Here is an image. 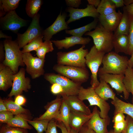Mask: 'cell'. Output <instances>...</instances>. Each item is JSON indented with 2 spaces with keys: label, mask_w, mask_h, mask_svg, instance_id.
<instances>
[{
  "label": "cell",
  "mask_w": 133,
  "mask_h": 133,
  "mask_svg": "<svg viewBox=\"0 0 133 133\" xmlns=\"http://www.w3.org/2000/svg\"><path fill=\"white\" fill-rule=\"evenodd\" d=\"M5 57L2 63L9 67L14 74L18 71L19 66H24L22 53L16 40L5 39L4 41Z\"/></svg>",
  "instance_id": "7a4b0ae2"
},
{
  "label": "cell",
  "mask_w": 133,
  "mask_h": 133,
  "mask_svg": "<svg viewBox=\"0 0 133 133\" xmlns=\"http://www.w3.org/2000/svg\"><path fill=\"white\" fill-rule=\"evenodd\" d=\"M20 0H0V17L10 11L15 10L17 8Z\"/></svg>",
  "instance_id": "4dcf8cb0"
},
{
  "label": "cell",
  "mask_w": 133,
  "mask_h": 133,
  "mask_svg": "<svg viewBox=\"0 0 133 133\" xmlns=\"http://www.w3.org/2000/svg\"><path fill=\"white\" fill-rule=\"evenodd\" d=\"M4 44L2 42H0V61L3 62L5 59V52Z\"/></svg>",
  "instance_id": "681fc988"
},
{
  "label": "cell",
  "mask_w": 133,
  "mask_h": 133,
  "mask_svg": "<svg viewBox=\"0 0 133 133\" xmlns=\"http://www.w3.org/2000/svg\"><path fill=\"white\" fill-rule=\"evenodd\" d=\"M132 68V69H133V67Z\"/></svg>",
  "instance_id": "94428289"
},
{
  "label": "cell",
  "mask_w": 133,
  "mask_h": 133,
  "mask_svg": "<svg viewBox=\"0 0 133 133\" xmlns=\"http://www.w3.org/2000/svg\"><path fill=\"white\" fill-rule=\"evenodd\" d=\"M126 125V119L122 121L114 123V132L115 133H122L125 129Z\"/></svg>",
  "instance_id": "b9f144b4"
},
{
  "label": "cell",
  "mask_w": 133,
  "mask_h": 133,
  "mask_svg": "<svg viewBox=\"0 0 133 133\" xmlns=\"http://www.w3.org/2000/svg\"><path fill=\"white\" fill-rule=\"evenodd\" d=\"M124 114L121 112H119L114 115L112 122L114 123L124 121L125 120Z\"/></svg>",
  "instance_id": "bcb514c9"
},
{
  "label": "cell",
  "mask_w": 133,
  "mask_h": 133,
  "mask_svg": "<svg viewBox=\"0 0 133 133\" xmlns=\"http://www.w3.org/2000/svg\"><path fill=\"white\" fill-rule=\"evenodd\" d=\"M77 96L82 101L87 100L89 102V106L96 105L99 107L100 110V116L101 118L106 117L108 116L110 109L109 103L101 98L91 86L85 88L81 86Z\"/></svg>",
  "instance_id": "5b68a950"
},
{
  "label": "cell",
  "mask_w": 133,
  "mask_h": 133,
  "mask_svg": "<svg viewBox=\"0 0 133 133\" xmlns=\"http://www.w3.org/2000/svg\"><path fill=\"white\" fill-rule=\"evenodd\" d=\"M123 82L127 91L132 94V102L133 104V70L132 67L128 66L125 72Z\"/></svg>",
  "instance_id": "d6a6232c"
},
{
  "label": "cell",
  "mask_w": 133,
  "mask_h": 133,
  "mask_svg": "<svg viewBox=\"0 0 133 133\" xmlns=\"http://www.w3.org/2000/svg\"><path fill=\"white\" fill-rule=\"evenodd\" d=\"M113 44L115 52L117 53H123L128 55L129 46L128 35H121L114 37Z\"/></svg>",
  "instance_id": "4316f807"
},
{
  "label": "cell",
  "mask_w": 133,
  "mask_h": 133,
  "mask_svg": "<svg viewBox=\"0 0 133 133\" xmlns=\"http://www.w3.org/2000/svg\"><path fill=\"white\" fill-rule=\"evenodd\" d=\"M43 35H41L25 45L23 47V49L21 50L22 53L30 52L32 51H35L38 49L42 45L43 42Z\"/></svg>",
  "instance_id": "e575fe53"
},
{
  "label": "cell",
  "mask_w": 133,
  "mask_h": 133,
  "mask_svg": "<svg viewBox=\"0 0 133 133\" xmlns=\"http://www.w3.org/2000/svg\"><path fill=\"white\" fill-rule=\"evenodd\" d=\"M52 43L51 41L50 40L45 41L42 45L35 51L38 57L45 59L46 54L54 50Z\"/></svg>",
  "instance_id": "d590c367"
},
{
  "label": "cell",
  "mask_w": 133,
  "mask_h": 133,
  "mask_svg": "<svg viewBox=\"0 0 133 133\" xmlns=\"http://www.w3.org/2000/svg\"><path fill=\"white\" fill-rule=\"evenodd\" d=\"M40 15L38 14L32 18L26 31L22 34L17 33V41L20 49L23 48L31 41L43 34V31L39 24Z\"/></svg>",
  "instance_id": "9c48e42d"
},
{
  "label": "cell",
  "mask_w": 133,
  "mask_h": 133,
  "mask_svg": "<svg viewBox=\"0 0 133 133\" xmlns=\"http://www.w3.org/2000/svg\"><path fill=\"white\" fill-rule=\"evenodd\" d=\"M78 133H96L92 129L84 125Z\"/></svg>",
  "instance_id": "f907efd6"
},
{
  "label": "cell",
  "mask_w": 133,
  "mask_h": 133,
  "mask_svg": "<svg viewBox=\"0 0 133 133\" xmlns=\"http://www.w3.org/2000/svg\"><path fill=\"white\" fill-rule=\"evenodd\" d=\"M42 3L41 0H28L25 9L28 16L32 18L38 14Z\"/></svg>",
  "instance_id": "1f68e13d"
},
{
  "label": "cell",
  "mask_w": 133,
  "mask_h": 133,
  "mask_svg": "<svg viewBox=\"0 0 133 133\" xmlns=\"http://www.w3.org/2000/svg\"><path fill=\"white\" fill-rule=\"evenodd\" d=\"M48 119L32 121L28 120V123L31 124L36 130V133H43L46 131L50 121Z\"/></svg>",
  "instance_id": "8d00e7d4"
},
{
  "label": "cell",
  "mask_w": 133,
  "mask_h": 133,
  "mask_svg": "<svg viewBox=\"0 0 133 133\" xmlns=\"http://www.w3.org/2000/svg\"><path fill=\"white\" fill-rule=\"evenodd\" d=\"M15 97L14 101L18 105L21 106L24 104L26 102V99L23 96L19 95Z\"/></svg>",
  "instance_id": "c3c4849f"
},
{
  "label": "cell",
  "mask_w": 133,
  "mask_h": 133,
  "mask_svg": "<svg viewBox=\"0 0 133 133\" xmlns=\"http://www.w3.org/2000/svg\"><path fill=\"white\" fill-rule=\"evenodd\" d=\"M61 96L70 111L87 115L91 114L89 107L79 98L77 96L63 95Z\"/></svg>",
  "instance_id": "ac0fdd59"
},
{
  "label": "cell",
  "mask_w": 133,
  "mask_h": 133,
  "mask_svg": "<svg viewBox=\"0 0 133 133\" xmlns=\"http://www.w3.org/2000/svg\"><path fill=\"white\" fill-rule=\"evenodd\" d=\"M14 115L7 110L0 112V122L1 123H7L14 116Z\"/></svg>",
  "instance_id": "60d3db41"
},
{
  "label": "cell",
  "mask_w": 133,
  "mask_h": 133,
  "mask_svg": "<svg viewBox=\"0 0 133 133\" xmlns=\"http://www.w3.org/2000/svg\"><path fill=\"white\" fill-rule=\"evenodd\" d=\"M100 112L97 106H95L93 109L92 116L84 125L92 129L96 133H107V127L110 123V118L108 116L101 118Z\"/></svg>",
  "instance_id": "4fadbf2b"
},
{
  "label": "cell",
  "mask_w": 133,
  "mask_h": 133,
  "mask_svg": "<svg viewBox=\"0 0 133 133\" xmlns=\"http://www.w3.org/2000/svg\"><path fill=\"white\" fill-rule=\"evenodd\" d=\"M0 133H28V132L27 129L12 127L6 124L1 126Z\"/></svg>",
  "instance_id": "74e56055"
},
{
  "label": "cell",
  "mask_w": 133,
  "mask_h": 133,
  "mask_svg": "<svg viewBox=\"0 0 133 133\" xmlns=\"http://www.w3.org/2000/svg\"><path fill=\"white\" fill-rule=\"evenodd\" d=\"M87 1L89 4L93 5L96 8L97 7L101 1L100 0H87Z\"/></svg>",
  "instance_id": "db71d44e"
},
{
  "label": "cell",
  "mask_w": 133,
  "mask_h": 133,
  "mask_svg": "<svg viewBox=\"0 0 133 133\" xmlns=\"http://www.w3.org/2000/svg\"><path fill=\"white\" fill-rule=\"evenodd\" d=\"M107 133H115L113 130H111L109 132H108Z\"/></svg>",
  "instance_id": "91938a15"
},
{
  "label": "cell",
  "mask_w": 133,
  "mask_h": 133,
  "mask_svg": "<svg viewBox=\"0 0 133 133\" xmlns=\"http://www.w3.org/2000/svg\"><path fill=\"white\" fill-rule=\"evenodd\" d=\"M8 110L4 103L3 100L0 99V112Z\"/></svg>",
  "instance_id": "11a10c76"
},
{
  "label": "cell",
  "mask_w": 133,
  "mask_h": 133,
  "mask_svg": "<svg viewBox=\"0 0 133 133\" xmlns=\"http://www.w3.org/2000/svg\"><path fill=\"white\" fill-rule=\"evenodd\" d=\"M128 66L132 68L133 67V52L132 53L131 57L129 59L128 62Z\"/></svg>",
  "instance_id": "6f0895ef"
},
{
  "label": "cell",
  "mask_w": 133,
  "mask_h": 133,
  "mask_svg": "<svg viewBox=\"0 0 133 133\" xmlns=\"http://www.w3.org/2000/svg\"><path fill=\"white\" fill-rule=\"evenodd\" d=\"M50 91L54 95L61 96L66 95L63 88L60 85L57 83L52 84L50 87Z\"/></svg>",
  "instance_id": "ab89813d"
},
{
  "label": "cell",
  "mask_w": 133,
  "mask_h": 133,
  "mask_svg": "<svg viewBox=\"0 0 133 133\" xmlns=\"http://www.w3.org/2000/svg\"><path fill=\"white\" fill-rule=\"evenodd\" d=\"M83 45L78 49L68 52H58L57 53L58 64L82 67H86L85 57L88 52Z\"/></svg>",
  "instance_id": "277c9868"
},
{
  "label": "cell",
  "mask_w": 133,
  "mask_h": 133,
  "mask_svg": "<svg viewBox=\"0 0 133 133\" xmlns=\"http://www.w3.org/2000/svg\"><path fill=\"white\" fill-rule=\"evenodd\" d=\"M99 76L100 80H103L109 84L117 93H123L125 99H128L130 93L126 89L123 82L124 74H105L99 75Z\"/></svg>",
  "instance_id": "5bb4252c"
},
{
  "label": "cell",
  "mask_w": 133,
  "mask_h": 133,
  "mask_svg": "<svg viewBox=\"0 0 133 133\" xmlns=\"http://www.w3.org/2000/svg\"><path fill=\"white\" fill-rule=\"evenodd\" d=\"M125 119L127 122L126 126L122 133H133V118L127 115Z\"/></svg>",
  "instance_id": "ee69618b"
},
{
  "label": "cell",
  "mask_w": 133,
  "mask_h": 133,
  "mask_svg": "<svg viewBox=\"0 0 133 133\" xmlns=\"http://www.w3.org/2000/svg\"><path fill=\"white\" fill-rule=\"evenodd\" d=\"M89 37H83L75 36L66 37L64 39L61 40H52L53 43L58 49L64 48L67 49L77 44L84 45L88 44L91 41Z\"/></svg>",
  "instance_id": "ffe728a7"
},
{
  "label": "cell",
  "mask_w": 133,
  "mask_h": 133,
  "mask_svg": "<svg viewBox=\"0 0 133 133\" xmlns=\"http://www.w3.org/2000/svg\"><path fill=\"white\" fill-rule=\"evenodd\" d=\"M93 115L92 112L90 115H87L71 111L69 121L70 128L78 132Z\"/></svg>",
  "instance_id": "7402d4cb"
},
{
  "label": "cell",
  "mask_w": 133,
  "mask_h": 133,
  "mask_svg": "<svg viewBox=\"0 0 133 133\" xmlns=\"http://www.w3.org/2000/svg\"><path fill=\"white\" fill-rule=\"evenodd\" d=\"M115 4L116 8L123 7L125 5L123 0H111Z\"/></svg>",
  "instance_id": "f5cc1de1"
},
{
  "label": "cell",
  "mask_w": 133,
  "mask_h": 133,
  "mask_svg": "<svg viewBox=\"0 0 133 133\" xmlns=\"http://www.w3.org/2000/svg\"><path fill=\"white\" fill-rule=\"evenodd\" d=\"M98 21V18H95L92 22L86 25L76 29L66 30V32L73 36L82 37L83 35L86 33L91 31L93 29H95L97 25Z\"/></svg>",
  "instance_id": "f1b7e54d"
},
{
  "label": "cell",
  "mask_w": 133,
  "mask_h": 133,
  "mask_svg": "<svg viewBox=\"0 0 133 133\" xmlns=\"http://www.w3.org/2000/svg\"><path fill=\"white\" fill-rule=\"evenodd\" d=\"M15 74L8 66L2 63L0 64V89L7 91L12 87L14 75Z\"/></svg>",
  "instance_id": "44dd1931"
},
{
  "label": "cell",
  "mask_w": 133,
  "mask_h": 133,
  "mask_svg": "<svg viewBox=\"0 0 133 133\" xmlns=\"http://www.w3.org/2000/svg\"><path fill=\"white\" fill-rule=\"evenodd\" d=\"M67 11L69 13L70 17L66 22L67 24L83 17H90L96 18H98L100 15L97 9L94 6L89 4H87L86 7L84 9L69 7Z\"/></svg>",
  "instance_id": "9a60e30c"
},
{
  "label": "cell",
  "mask_w": 133,
  "mask_h": 133,
  "mask_svg": "<svg viewBox=\"0 0 133 133\" xmlns=\"http://www.w3.org/2000/svg\"><path fill=\"white\" fill-rule=\"evenodd\" d=\"M57 127L61 130L62 133H78L77 131L71 128L70 130H68L63 123L61 121H57Z\"/></svg>",
  "instance_id": "f6af8a7d"
},
{
  "label": "cell",
  "mask_w": 133,
  "mask_h": 133,
  "mask_svg": "<svg viewBox=\"0 0 133 133\" xmlns=\"http://www.w3.org/2000/svg\"><path fill=\"white\" fill-rule=\"evenodd\" d=\"M125 6H127L133 3V0H123Z\"/></svg>",
  "instance_id": "680465c9"
},
{
  "label": "cell",
  "mask_w": 133,
  "mask_h": 133,
  "mask_svg": "<svg viewBox=\"0 0 133 133\" xmlns=\"http://www.w3.org/2000/svg\"><path fill=\"white\" fill-rule=\"evenodd\" d=\"M128 14L133 17V3L123 7Z\"/></svg>",
  "instance_id": "816d5d0a"
},
{
  "label": "cell",
  "mask_w": 133,
  "mask_h": 133,
  "mask_svg": "<svg viewBox=\"0 0 133 133\" xmlns=\"http://www.w3.org/2000/svg\"><path fill=\"white\" fill-rule=\"evenodd\" d=\"M70 112L69 107L63 99L60 109L59 114L56 120L57 121L62 122L69 131L71 129L69 125Z\"/></svg>",
  "instance_id": "83f0119b"
},
{
  "label": "cell",
  "mask_w": 133,
  "mask_h": 133,
  "mask_svg": "<svg viewBox=\"0 0 133 133\" xmlns=\"http://www.w3.org/2000/svg\"><path fill=\"white\" fill-rule=\"evenodd\" d=\"M57 123V121L54 119L50 120L45 133H58Z\"/></svg>",
  "instance_id": "7bdbcfd3"
},
{
  "label": "cell",
  "mask_w": 133,
  "mask_h": 133,
  "mask_svg": "<svg viewBox=\"0 0 133 133\" xmlns=\"http://www.w3.org/2000/svg\"><path fill=\"white\" fill-rule=\"evenodd\" d=\"M4 38L6 39H12V37L10 36H8L3 33L2 30L0 31V38Z\"/></svg>",
  "instance_id": "9f6ffc18"
},
{
  "label": "cell",
  "mask_w": 133,
  "mask_h": 133,
  "mask_svg": "<svg viewBox=\"0 0 133 133\" xmlns=\"http://www.w3.org/2000/svg\"><path fill=\"white\" fill-rule=\"evenodd\" d=\"M99 84L94 88L97 94L103 100L106 101L109 99L114 100L116 94L110 87L109 85L104 81L100 80Z\"/></svg>",
  "instance_id": "603a6c76"
},
{
  "label": "cell",
  "mask_w": 133,
  "mask_h": 133,
  "mask_svg": "<svg viewBox=\"0 0 133 133\" xmlns=\"http://www.w3.org/2000/svg\"><path fill=\"white\" fill-rule=\"evenodd\" d=\"M28 114L21 113L15 115L6 124L13 127L31 129L32 127L28 124V120H29V117Z\"/></svg>",
  "instance_id": "484cf974"
},
{
  "label": "cell",
  "mask_w": 133,
  "mask_h": 133,
  "mask_svg": "<svg viewBox=\"0 0 133 133\" xmlns=\"http://www.w3.org/2000/svg\"><path fill=\"white\" fill-rule=\"evenodd\" d=\"M84 35L92 37L94 45L99 51L106 53L113 49L114 33L105 29L100 23L94 30L87 32Z\"/></svg>",
  "instance_id": "3957f363"
},
{
  "label": "cell",
  "mask_w": 133,
  "mask_h": 133,
  "mask_svg": "<svg viewBox=\"0 0 133 133\" xmlns=\"http://www.w3.org/2000/svg\"><path fill=\"white\" fill-rule=\"evenodd\" d=\"M66 15L60 12L55 21L50 26L43 31V39L50 40L52 36L63 30L69 28L65 21Z\"/></svg>",
  "instance_id": "2e32d148"
},
{
  "label": "cell",
  "mask_w": 133,
  "mask_h": 133,
  "mask_svg": "<svg viewBox=\"0 0 133 133\" xmlns=\"http://www.w3.org/2000/svg\"><path fill=\"white\" fill-rule=\"evenodd\" d=\"M22 58L26 66V71L32 79L36 78L44 74L45 59L34 57L30 52L23 53Z\"/></svg>",
  "instance_id": "30bf717a"
},
{
  "label": "cell",
  "mask_w": 133,
  "mask_h": 133,
  "mask_svg": "<svg viewBox=\"0 0 133 133\" xmlns=\"http://www.w3.org/2000/svg\"><path fill=\"white\" fill-rule=\"evenodd\" d=\"M111 103L115 107L114 115L121 112L133 118V104L123 101L116 96Z\"/></svg>",
  "instance_id": "d4e9b609"
},
{
  "label": "cell",
  "mask_w": 133,
  "mask_h": 133,
  "mask_svg": "<svg viewBox=\"0 0 133 133\" xmlns=\"http://www.w3.org/2000/svg\"><path fill=\"white\" fill-rule=\"evenodd\" d=\"M44 78L51 84L56 83L60 85L67 96H77L81 86V84L75 83L58 74L46 73L44 75Z\"/></svg>",
  "instance_id": "ba28073f"
},
{
  "label": "cell",
  "mask_w": 133,
  "mask_h": 133,
  "mask_svg": "<svg viewBox=\"0 0 133 133\" xmlns=\"http://www.w3.org/2000/svg\"><path fill=\"white\" fill-rule=\"evenodd\" d=\"M58 74L63 75L73 81L82 84L86 82L89 77L86 67H82L57 64L53 67Z\"/></svg>",
  "instance_id": "52a82bcc"
},
{
  "label": "cell",
  "mask_w": 133,
  "mask_h": 133,
  "mask_svg": "<svg viewBox=\"0 0 133 133\" xmlns=\"http://www.w3.org/2000/svg\"><path fill=\"white\" fill-rule=\"evenodd\" d=\"M65 1L68 6L72 8H78L81 3L80 0H66Z\"/></svg>",
  "instance_id": "7dc6e473"
},
{
  "label": "cell",
  "mask_w": 133,
  "mask_h": 133,
  "mask_svg": "<svg viewBox=\"0 0 133 133\" xmlns=\"http://www.w3.org/2000/svg\"><path fill=\"white\" fill-rule=\"evenodd\" d=\"M120 11L105 15H100L98 18L99 23L106 30L114 32L117 28L122 15Z\"/></svg>",
  "instance_id": "e0dca14e"
},
{
  "label": "cell",
  "mask_w": 133,
  "mask_h": 133,
  "mask_svg": "<svg viewBox=\"0 0 133 133\" xmlns=\"http://www.w3.org/2000/svg\"><path fill=\"white\" fill-rule=\"evenodd\" d=\"M116 8L111 0H101L96 9L100 15L105 16L116 12Z\"/></svg>",
  "instance_id": "f546056e"
},
{
  "label": "cell",
  "mask_w": 133,
  "mask_h": 133,
  "mask_svg": "<svg viewBox=\"0 0 133 133\" xmlns=\"http://www.w3.org/2000/svg\"><path fill=\"white\" fill-rule=\"evenodd\" d=\"M129 15L130 19V25L128 35L129 40V46L128 55L131 56L133 52V17Z\"/></svg>",
  "instance_id": "f35d334b"
},
{
  "label": "cell",
  "mask_w": 133,
  "mask_h": 133,
  "mask_svg": "<svg viewBox=\"0 0 133 133\" xmlns=\"http://www.w3.org/2000/svg\"><path fill=\"white\" fill-rule=\"evenodd\" d=\"M123 10L122 17L117 28L114 32V37L121 35H129L130 25L129 16L123 8Z\"/></svg>",
  "instance_id": "cb8c5ba5"
},
{
  "label": "cell",
  "mask_w": 133,
  "mask_h": 133,
  "mask_svg": "<svg viewBox=\"0 0 133 133\" xmlns=\"http://www.w3.org/2000/svg\"><path fill=\"white\" fill-rule=\"evenodd\" d=\"M105 54L98 51L94 45L85 57L86 65L89 68L91 73L90 84L94 89L100 83L97 78L98 72Z\"/></svg>",
  "instance_id": "8992f818"
},
{
  "label": "cell",
  "mask_w": 133,
  "mask_h": 133,
  "mask_svg": "<svg viewBox=\"0 0 133 133\" xmlns=\"http://www.w3.org/2000/svg\"><path fill=\"white\" fill-rule=\"evenodd\" d=\"M25 71L24 68H21L17 73L14 74L13 85L8 95L9 97L20 95L23 91L27 92L31 88L30 80L29 78L25 77Z\"/></svg>",
  "instance_id": "7c38bea8"
},
{
  "label": "cell",
  "mask_w": 133,
  "mask_h": 133,
  "mask_svg": "<svg viewBox=\"0 0 133 133\" xmlns=\"http://www.w3.org/2000/svg\"><path fill=\"white\" fill-rule=\"evenodd\" d=\"M129 59L126 56L121 55L111 51L105 54L102 61L103 66L100 68L99 75L105 74H125L128 66Z\"/></svg>",
  "instance_id": "6da1fadb"
},
{
  "label": "cell",
  "mask_w": 133,
  "mask_h": 133,
  "mask_svg": "<svg viewBox=\"0 0 133 133\" xmlns=\"http://www.w3.org/2000/svg\"><path fill=\"white\" fill-rule=\"evenodd\" d=\"M60 96H57L54 100L49 102L45 106V112L35 120L48 119L50 120L54 119L56 120L59 114V110L63 101Z\"/></svg>",
  "instance_id": "d6986e66"
},
{
  "label": "cell",
  "mask_w": 133,
  "mask_h": 133,
  "mask_svg": "<svg viewBox=\"0 0 133 133\" xmlns=\"http://www.w3.org/2000/svg\"><path fill=\"white\" fill-rule=\"evenodd\" d=\"M3 100L7 110L14 115H15L21 113H28V110L17 104L11 99H8Z\"/></svg>",
  "instance_id": "836d02e7"
},
{
  "label": "cell",
  "mask_w": 133,
  "mask_h": 133,
  "mask_svg": "<svg viewBox=\"0 0 133 133\" xmlns=\"http://www.w3.org/2000/svg\"><path fill=\"white\" fill-rule=\"evenodd\" d=\"M27 24V21L19 17L15 10L8 12L4 16L0 17V28L2 30L10 31L17 34L21 28Z\"/></svg>",
  "instance_id": "8fae6325"
}]
</instances>
